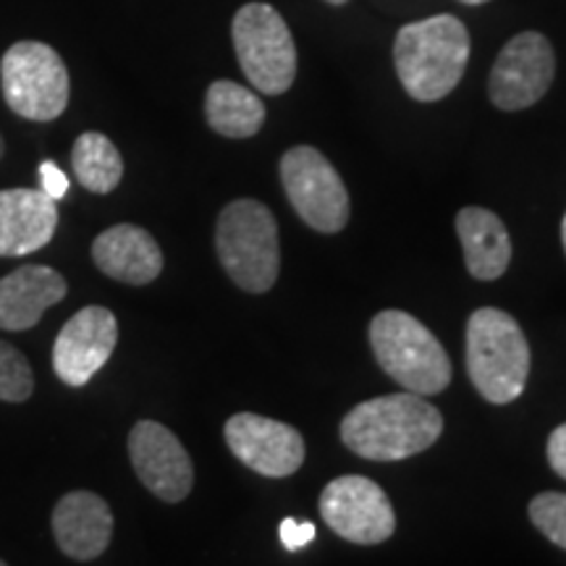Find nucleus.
I'll use <instances>...</instances> for the list:
<instances>
[{
	"label": "nucleus",
	"instance_id": "obj_12",
	"mask_svg": "<svg viewBox=\"0 0 566 566\" xmlns=\"http://www.w3.org/2000/svg\"><path fill=\"white\" fill-rule=\"evenodd\" d=\"M129 457L134 472L153 495L168 504H179L195 485V467L166 424L142 420L129 433Z\"/></svg>",
	"mask_w": 566,
	"mask_h": 566
},
{
	"label": "nucleus",
	"instance_id": "obj_26",
	"mask_svg": "<svg viewBox=\"0 0 566 566\" xmlns=\"http://www.w3.org/2000/svg\"><path fill=\"white\" fill-rule=\"evenodd\" d=\"M459 3H464V6H480V3H488V0H459Z\"/></svg>",
	"mask_w": 566,
	"mask_h": 566
},
{
	"label": "nucleus",
	"instance_id": "obj_4",
	"mask_svg": "<svg viewBox=\"0 0 566 566\" xmlns=\"http://www.w3.org/2000/svg\"><path fill=\"white\" fill-rule=\"evenodd\" d=\"M370 346L384 373L409 394L433 396L451 384V363L441 342L401 310H384L373 317Z\"/></svg>",
	"mask_w": 566,
	"mask_h": 566
},
{
	"label": "nucleus",
	"instance_id": "obj_18",
	"mask_svg": "<svg viewBox=\"0 0 566 566\" xmlns=\"http://www.w3.org/2000/svg\"><path fill=\"white\" fill-rule=\"evenodd\" d=\"M457 233L464 250L467 271L478 281H495L512 263V239L504 221L485 208H462Z\"/></svg>",
	"mask_w": 566,
	"mask_h": 566
},
{
	"label": "nucleus",
	"instance_id": "obj_5",
	"mask_svg": "<svg viewBox=\"0 0 566 566\" xmlns=\"http://www.w3.org/2000/svg\"><path fill=\"white\" fill-rule=\"evenodd\" d=\"M216 250L239 289L263 294L279 279V226L258 200H233L218 216Z\"/></svg>",
	"mask_w": 566,
	"mask_h": 566
},
{
	"label": "nucleus",
	"instance_id": "obj_10",
	"mask_svg": "<svg viewBox=\"0 0 566 566\" xmlns=\"http://www.w3.org/2000/svg\"><path fill=\"white\" fill-rule=\"evenodd\" d=\"M554 74L556 55L551 42L537 32H522L495 59L488 92L495 108L525 111L546 95Z\"/></svg>",
	"mask_w": 566,
	"mask_h": 566
},
{
	"label": "nucleus",
	"instance_id": "obj_20",
	"mask_svg": "<svg viewBox=\"0 0 566 566\" xmlns=\"http://www.w3.org/2000/svg\"><path fill=\"white\" fill-rule=\"evenodd\" d=\"M71 168L76 181L95 195H108L122 184L124 160L116 145L101 132H84L71 150Z\"/></svg>",
	"mask_w": 566,
	"mask_h": 566
},
{
	"label": "nucleus",
	"instance_id": "obj_23",
	"mask_svg": "<svg viewBox=\"0 0 566 566\" xmlns=\"http://www.w3.org/2000/svg\"><path fill=\"white\" fill-rule=\"evenodd\" d=\"M279 535H281L283 548L300 551L307 546V543L315 541V525L313 522H296V520H292V516H286V520L281 522Z\"/></svg>",
	"mask_w": 566,
	"mask_h": 566
},
{
	"label": "nucleus",
	"instance_id": "obj_15",
	"mask_svg": "<svg viewBox=\"0 0 566 566\" xmlns=\"http://www.w3.org/2000/svg\"><path fill=\"white\" fill-rule=\"evenodd\" d=\"M53 535L69 558L92 562L111 546V506L92 491H71L53 509Z\"/></svg>",
	"mask_w": 566,
	"mask_h": 566
},
{
	"label": "nucleus",
	"instance_id": "obj_6",
	"mask_svg": "<svg viewBox=\"0 0 566 566\" xmlns=\"http://www.w3.org/2000/svg\"><path fill=\"white\" fill-rule=\"evenodd\" d=\"M6 105L27 122H55L69 105V69L45 42L21 40L0 61Z\"/></svg>",
	"mask_w": 566,
	"mask_h": 566
},
{
	"label": "nucleus",
	"instance_id": "obj_28",
	"mask_svg": "<svg viewBox=\"0 0 566 566\" xmlns=\"http://www.w3.org/2000/svg\"><path fill=\"white\" fill-rule=\"evenodd\" d=\"M3 150H6V145H3V137H0V158H3Z\"/></svg>",
	"mask_w": 566,
	"mask_h": 566
},
{
	"label": "nucleus",
	"instance_id": "obj_9",
	"mask_svg": "<svg viewBox=\"0 0 566 566\" xmlns=\"http://www.w3.org/2000/svg\"><path fill=\"white\" fill-rule=\"evenodd\" d=\"M325 525L357 546H378L396 530V514L384 488L363 475L331 480L321 493Z\"/></svg>",
	"mask_w": 566,
	"mask_h": 566
},
{
	"label": "nucleus",
	"instance_id": "obj_19",
	"mask_svg": "<svg viewBox=\"0 0 566 566\" xmlns=\"http://www.w3.org/2000/svg\"><path fill=\"white\" fill-rule=\"evenodd\" d=\"M205 118L210 129L229 139L254 137L265 124V105L252 90L221 80L212 82L205 95Z\"/></svg>",
	"mask_w": 566,
	"mask_h": 566
},
{
	"label": "nucleus",
	"instance_id": "obj_7",
	"mask_svg": "<svg viewBox=\"0 0 566 566\" xmlns=\"http://www.w3.org/2000/svg\"><path fill=\"white\" fill-rule=\"evenodd\" d=\"M233 51L250 84L263 95H283L296 76L292 30L273 6L247 3L231 21Z\"/></svg>",
	"mask_w": 566,
	"mask_h": 566
},
{
	"label": "nucleus",
	"instance_id": "obj_30",
	"mask_svg": "<svg viewBox=\"0 0 566 566\" xmlns=\"http://www.w3.org/2000/svg\"><path fill=\"white\" fill-rule=\"evenodd\" d=\"M0 566H9V564H6V562H0Z\"/></svg>",
	"mask_w": 566,
	"mask_h": 566
},
{
	"label": "nucleus",
	"instance_id": "obj_24",
	"mask_svg": "<svg viewBox=\"0 0 566 566\" xmlns=\"http://www.w3.org/2000/svg\"><path fill=\"white\" fill-rule=\"evenodd\" d=\"M40 184H42V192H45L51 200H63L69 192V179L66 174L55 166L53 160H42L40 163Z\"/></svg>",
	"mask_w": 566,
	"mask_h": 566
},
{
	"label": "nucleus",
	"instance_id": "obj_11",
	"mask_svg": "<svg viewBox=\"0 0 566 566\" xmlns=\"http://www.w3.org/2000/svg\"><path fill=\"white\" fill-rule=\"evenodd\" d=\"M226 443L239 462L265 478H289L304 462V438L292 424L239 412L223 428Z\"/></svg>",
	"mask_w": 566,
	"mask_h": 566
},
{
	"label": "nucleus",
	"instance_id": "obj_17",
	"mask_svg": "<svg viewBox=\"0 0 566 566\" xmlns=\"http://www.w3.org/2000/svg\"><path fill=\"white\" fill-rule=\"evenodd\" d=\"M69 283L48 265H21L0 279V328L30 331L42 321L48 307L59 304Z\"/></svg>",
	"mask_w": 566,
	"mask_h": 566
},
{
	"label": "nucleus",
	"instance_id": "obj_22",
	"mask_svg": "<svg viewBox=\"0 0 566 566\" xmlns=\"http://www.w3.org/2000/svg\"><path fill=\"white\" fill-rule=\"evenodd\" d=\"M530 520L551 543L566 551V493H541L530 501Z\"/></svg>",
	"mask_w": 566,
	"mask_h": 566
},
{
	"label": "nucleus",
	"instance_id": "obj_2",
	"mask_svg": "<svg viewBox=\"0 0 566 566\" xmlns=\"http://www.w3.org/2000/svg\"><path fill=\"white\" fill-rule=\"evenodd\" d=\"M470 61V34L451 13L401 27L394 42L399 82L415 101L436 103L454 92Z\"/></svg>",
	"mask_w": 566,
	"mask_h": 566
},
{
	"label": "nucleus",
	"instance_id": "obj_25",
	"mask_svg": "<svg viewBox=\"0 0 566 566\" xmlns=\"http://www.w3.org/2000/svg\"><path fill=\"white\" fill-rule=\"evenodd\" d=\"M548 462L556 475L566 480V422L558 424L548 438Z\"/></svg>",
	"mask_w": 566,
	"mask_h": 566
},
{
	"label": "nucleus",
	"instance_id": "obj_1",
	"mask_svg": "<svg viewBox=\"0 0 566 566\" xmlns=\"http://www.w3.org/2000/svg\"><path fill=\"white\" fill-rule=\"evenodd\" d=\"M443 433V417L417 394H391L363 401L342 420V441L357 457L399 462L430 449Z\"/></svg>",
	"mask_w": 566,
	"mask_h": 566
},
{
	"label": "nucleus",
	"instance_id": "obj_8",
	"mask_svg": "<svg viewBox=\"0 0 566 566\" xmlns=\"http://www.w3.org/2000/svg\"><path fill=\"white\" fill-rule=\"evenodd\" d=\"M281 181L289 202L310 229L338 233L349 223V192L331 160L315 147H292L281 158Z\"/></svg>",
	"mask_w": 566,
	"mask_h": 566
},
{
	"label": "nucleus",
	"instance_id": "obj_13",
	"mask_svg": "<svg viewBox=\"0 0 566 566\" xmlns=\"http://www.w3.org/2000/svg\"><path fill=\"white\" fill-rule=\"evenodd\" d=\"M118 342V323L111 310L90 304L71 315L53 344V370L66 386L80 388L103 370Z\"/></svg>",
	"mask_w": 566,
	"mask_h": 566
},
{
	"label": "nucleus",
	"instance_id": "obj_21",
	"mask_svg": "<svg viewBox=\"0 0 566 566\" xmlns=\"http://www.w3.org/2000/svg\"><path fill=\"white\" fill-rule=\"evenodd\" d=\"M34 391V373L17 346L0 342V401H27Z\"/></svg>",
	"mask_w": 566,
	"mask_h": 566
},
{
	"label": "nucleus",
	"instance_id": "obj_14",
	"mask_svg": "<svg viewBox=\"0 0 566 566\" xmlns=\"http://www.w3.org/2000/svg\"><path fill=\"white\" fill-rule=\"evenodd\" d=\"M59 229V205L42 189L0 192V258H24L51 244Z\"/></svg>",
	"mask_w": 566,
	"mask_h": 566
},
{
	"label": "nucleus",
	"instance_id": "obj_29",
	"mask_svg": "<svg viewBox=\"0 0 566 566\" xmlns=\"http://www.w3.org/2000/svg\"><path fill=\"white\" fill-rule=\"evenodd\" d=\"M328 3H334V6H344L346 0H328Z\"/></svg>",
	"mask_w": 566,
	"mask_h": 566
},
{
	"label": "nucleus",
	"instance_id": "obj_27",
	"mask_svg": "<svg viewBox=\"0 0 566 566\" xmlns=\"http://www.w3.org/2000/svg\"><path fill=\"white\" fill-rule=\"evenodd\" d=\"M562 242H564V252H566V216H564V223H562Z\"/></svg>",
	"mask_w": 566,
	"mask_h": 566
},
{
	"label": "nucleus",
	"instance_id": "obj_3",
	"mask_svg": "<svg viewBox=\"0 0 566 566\" xmlns=\"http://www.w3.org/2000/svg\"><path fill=\"white\" fill-rule=\"evenodd\" d=\"M467 373L491 405H512L525 391L530 344L504 310L480 307L467 323Z\"/></svg>",
	"mask_w": 566,
	"mask_h": 566
},
{
	"label": "nucleus",
	"instance_id": "obj_16",
	"mask_svg": "<svg viewBox=\"0 0 566 566\" xmlns=\"http://www.w3.org/2000/svg\"><path fill=\"white\" fill-rule=\"evenodd\" d=\"M97 271L132 286L153 283L163 271V252L150 231L134 223H118L92 242Z\"/></svg>",
	"mask_w": 566,
	"mask_h": 566
}]
</instances>
